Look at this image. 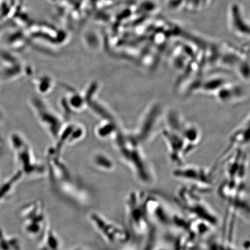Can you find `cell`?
<instances>
[{"label": "cell", "mask_w": 250, "mask_h": 250, "mask_svg": "<svg viewBox=\"0 0 250 250\" xmlns=\"http://www.w3.org/2000/svg\"><path fill=\"white\" fill-rule=\"evenodd\" d=\"M161 134L167 145L168 156L172 163L177 167L184 165L187 156L195 148L189 145L179 133L166 125Z\"/></svg>", "instance_id": "3"}, {"label": "cell", "mask_w": 250, "mask_h": 250, "mask_svg": "<svg viewBox=\"0 0 250 250\" xmlns=\"http://www.w3.org/2000/svg\"><path fill=\"white\" fill-rule=\"evenodd\" d=\"M248 96V90L241 84L229 81L222 86L213 97L223 104H233L245 101Z\"/></svg>", "instance_id": "5"}, {"label": "cell", "mask_w": 250, "mask_h": 250, "mask_svg": "<svg viewBox=\"0 0 250 250\" xmlns=\"http://www.w3.org/2000/svg\"><path fill=\"white\" fill-rule=\"evenodd\" d=\"M176 179L184 180L198 192H209L214 184L213 171L208 168L194 165H183L173 172Z\"/></svg>", "instance_id": "2"}, {"label": "cell", "mask_w": 250, "mask_h": 250, "mask_svg": "<svg viewBox=\"0 0 250 250\" xmlns=\"http://www.w3.org/2000/svg\"><path fill=\"white\" fill-rule=\"evenodd\" d=\"M249 118L248 120L245 121L240 126L235 130L232 135L231 136L230 146L227 152H230L232 149H236L242 148L243 146L249 145Z\"/></svg>", "instance_id": "6"}, {"label": "cell", "mask_w": 250, "mask_h": 250, "mask_svg": "<svg viewBox=\"0 0 250 250\" xmlns=\"http://www.w3.org/2000/svg\"><path fill=\"white\" fill-rule=\"evenodd\" d=\"M166 115L159 103H153L146 109L141 118L135 139L141 145L151 142L161 133L165 125Z\"/></svg>", "instance_id": "1"}, {"label": "cell", "mask_w": 250, "mask_h": 250, "mask_svg": "<svg viewBox=\"0 0 250 250\" xmlns=\"http://www.w3.org/2000/svg\"><path fill=\"white\" fill-rule=\"evenodd\" d=\"M90 218L96 229L108 242L121 243L127 240V234L121 226L111 223L98 214H92Z\"/></svg>", "instance_id": "4"}]
</instances>
